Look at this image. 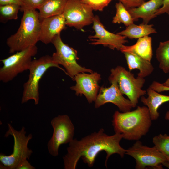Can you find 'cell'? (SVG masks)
Instances as JSON below:
<instances>
[{"label":"cell","mask_w":169,"mask_h":169,"mask_svg":"<svg viewBox=\"0 0 169 169\" xmlns=\"http://www.w3.org/2000/svg\"><path fill=\"white\" fill-rule=\"evenodd\" d=\"M122 138L121 134L115 133L109 136L101 128L98 131L91 133L79 140L74 139L69 143L67 153L63 157L64 168L76 169L80 158L89 167H91L97 156L102 151H105L106 154L105 166L107 167L108 160L112 155L117 154L122 158L125 154L126 150L120 145Z\"/></svg>","instance_id":"1"},{"label":"cell","mask_w":169,"mask_h":169,"mask_svg":"<svg viewBox=\"0 0 169 169\" xmlns=\"http://www.w3.org/2000/svg\"><path fill=\"white\" fill-rule=\"evenodd\" d=\"M152 121L148 107L138 106L132 111H115L112 122L115 133L122 134L125 140L136 141L148 132Z\"/></svg>","instance_id":"2"},{"label":"cell","mask_w":169,"mask_h":169,"mask_svg":"<svg viewBox=\"0 0 169 169\" xmlns=\"http://www.w3.org/2000/svg\"><path fill=\"white\" fill-rule=\"evenodd\" d=\"M20 26L6 40L9 53H13L36 45L39 41L41 19L36 9L24 8Z\"/></svg>","instance_id":"3"},{"label":"cell","mask_w":169,"mask_h":169,"mask_svg":"<svg viewBox=\"0 0 169 169\" xmlns=\"http://www.w3.org/2000/svg\"><path fill=\"white\" fill-rule=\"evenodd\" d=\"M58 68L67 75L66 71L53 61L52 57L46 55L32 60L29 69V74L28 80L23 85V91L21 103L33 100L34 104H38L39 100V82L42 77L49 68Z\"/></svg>","instance_id":"4"},{"label":"cell","mask_w":169,"mask_h":169,"mask_svg":"<svg viewBox=\"0 0 169 169\" xmlns=\"http://www.w3.org/2000/svg\"><path fill=\"white\" fill-rule=\"evenodd\" d=\"M8 130L4 136H13L14 139L13 151L11 154L7 156L0 153V169H16L18 165L23 161L29 159L33 153L32 150L28 147L29 141L33 136L29 134L26 136L25 128L23 126L19 131L15 130L10 124L8 123Z\"/></svg>","instance_id":"5"},{"label":"cell","mask_w":169,"mask_h":169,"mask_svg":"<svg viewBox=\"0 0 169 169\" xmlns=\"http://www.w3.org/2000/svg\"><path fill=\"white\" fill-rule=\"evenodd\" d=\"M111 79L117 82L120 91L128 97L133 108L136 106L140 98L146 94V91L142 89L145 81L144 78L138 76L135 78L123 67L117 66L111 70L109 80Z\"/></svg>","instance_id":"6"},{"label":"cell","mask_w":169,"mask_h":169,"mask_svg":"<svg viewBox=\"0 0 169 169\" xmlns=\"http://www.w3.org/2000/svg\"><path fill=\"white\" fill-rule=\"evenodd\" d=\"M36 45L25 49L0 60L3 66L0 68V80L7 83L14 79L19 73L29 70L32 58L37 53Z\"/></svg>","instance_id":"7"},{"label":"cell","mask_w":169,"mask_h":169,"mask_svg":"<svg viewBox=\"0 0 169 169\" xmlns=\"http://www.w3.org/2000/svg\"><path fill=\"white\" fill-rule=\"evenodd\" d=\"M51 43L56 49V52L51 56L53 61L58 64L62 65L68 75L74 79L77 74L84 72L90 73L93 72L90 69L83 67L77 62L79 59L77 51L66 44L62 41L60 34L56 36Z\"/></svg>","instance_id":"8"},{"label":"cell","mask_w":169,"mask_h":169,"mask_svg":"<svg viewBox=\"0 0 169 169\" xmlns=\"http://www.w3.org/2000/svg\"><path fill=\"white\" fill-rule=\"evenodd\" d=\"M125 154L135 159L136 169H144L147 167L161 169L163 166L169 168V162L154 146L149 147L144 145L139 140L126 150Z\"/></svg>","instance_id":"9"},{"label":"cell","mask_w":169,"mask_h":169,"mask_svg":"<svg viewBox=\"0 0 169 169\" xmlns=\"http://www.w3.org/2000/svg\"><path fill=\"white\" fill-rule=\"evenodd\" d=\"M53 129L52 136L49 141L47 147L49 153L53 156L59 154V149L63 144L70 143L74 139L75 128L67 115H59L51 121Z\"/></svg>","instance_id":"10"},{"label":"cell","mask_w":169,"mask_h":169,"mask_svg":"<svg viewBox=\"0 0 169 169\" xmlns=\"http://www.w3.org/2000/svg\"><path fill=\"white\" fill-rule=\"evenodd\" d=\"M93 9L80 0H68L63 14L66 25L81 30L93 23Z\"/></svg>","instance_id":"11"},{"label":"cell","mask_w":169,"mask_h":169,"mask_svg":"<svg viewBox=\"0 0 169 169\" xmlns=\"http://www.w3.org/2000/svg\"><path fill=\"white\" fill-rule=\"evenodd\" d=\"M111 84L108 87H101L95 101V107L98 108L105 103H111L116 105L121 112L131 111L133 108L128 99L123 96L117 82L115 80H109Z\"/></svg>","instance_id":"12"},{"label":"cell","mask_w":169,"mask_h":169,"mask_svg":"<svg viewBox=\"0 0 169 169\" xmlns=\"http://www.w3.org/2000/svg\"><path fill=\"white\" fill-rule=\"evenodd\" d=\"M92 28L95 34L89 37V38L92 41L90 43L91 44H101L112 50L116 49L120 50L124 44L128 42L125 36L115 34L106 30L98 16H95Z\"/></svg>","instance_id":"13"},{"label":"cell","mask_w":169,"mask_h":169,"mask_svg":"<svg viewBox=\"0 0 169 169\" xmlns=\"http://www.w3.org/2000/svg\"><path fill=\"white\" fill-rule=\"evenodd\" d=\"M100 75L96 72L90 74L85 72L76 75L74 79L76 81L75 85L70 87L71 90L75 92L76 95H84L88 102H95L99 91V81L101 79Z\"/></svg>","instance_id":"14"},{"label":"cell","mask_w":169,"mask_h":169,"mask_svg":"<svg viewBox=\"0 0 169 169\" xmlns=\"http://www.w3.org/2000/svg\"><path fill=\"white\" fill-rule=\"evenodd\" d=\"M66 25L63 13L41 19L39 41L47 44L65 29Z\"/></svg>","instance_id":"15"},{"label":"cell","mask_w":169,"mask_h":169,"mask_svg":"<svg viewBox=\"0 0 169 169\" xmlns=\"http://www.w3.org/2000/svg\"><path fill=\"white\" fill-rule=\"evenodd\" d=\"M163 0H149L145 2L139 6L127 9L134 21L140 18L142 23L148 24L156 16L155 14L162 6Z\"/></svg>","instance_id":"16"},{"label":"cell","mask_w":169,"mask_h":169,"mask_svg":"<svg viewBox=\"0 0 169 169\" xmlns=\"http://www.w3.org/2000/svg\"><path fill=\"white\" fill-rule=\"evenodd\" d=\"M146 92L148 97L141 96V101L148 107L152 120H156L159 116V108L163 103L169 101V96L160 94L150 87Z\"/></svg>","instance_id":"17"},{"label":"cell","mask_w":169,"mask_h":169,"mask_svg":"<svg viewBox=\"0 0 169 169\" xmlns=\"http://www.w3.org/2000/svg\"><path fill=\"white\" fill-rule=\"evenodd\" d=\"M124 54L130 71L137 69L139 70L137 76L142 78L150 75L153 72L154 67L149 61L136 54L130 51L123 53Z\"/></svg>","instance_id":"18"},{"label":"cell","mask_w":169,"mask_h":169,"mask_svg":"<svg viewBox=\"0 0 169 169\" xmlns=\"http://www.w3.org/2000/svg\"><path fill=\"white\" fill-rule=\"evenodd\" d=\"M120 50L123 53L127 51L133 52L151 61L153 56L151 38L146 36L138 38L133 45L127 46L123 45Z\"/></svg>","instance_id":"19"},{"label":"cell","mask_w":169,"mask_h":169,"mask_svg":"<svg viewBox=\"0 0 169 169\" xmlns=\"http://www.w3.org/2000/svg\"><path fill=\"white\" fill-rule=\"evenodd\" d=\"M68 0H44L39 8L41 19L63 13Z\"/></svg>","instance_id":"20"},{"label":"cell","mask_w":169,"mask_h":169,"mask_svg":"<svg viewBox=\"0 0 169 169\" xmlns=\"http://www.w3.org/2000/svg\"><path fill=\"white\" fill-rule=\"evenodd\" d=\"M152 24L142 23L139 25L133 23L127 27L126 28L117 34L130 39L139 38L156 33Z\"/></svg>","instance_id":"21"},{"label":"cell","mask_w":169,"mask_h":169,"mask_svg":"<svg viewBox=\"0 0 169 169\" xmlns=\"http://www.w3.org/2000/svg\"><path fill=\"white\" fill-rule=\"evenodd\" d=\"M159 67L165 73L169 72V40L160 42L156 51Z\"/></svg>","instance_id":"22"},{"label":"cell","mask_w":169,"mask_h":169,"mask_svg":"<svg viewBox=\"0 0 169 169\" xmlns=\"http://www.w3.org/2000/svg\"><path fill=\"white\" fill-rule=\"evenodd\" d=\"M116 13L113 18L114 23H122L126 27L133 23L134 21L128 10L120 2L115 4Z\"/></svg>","instance_id":"23"},{"label":"cell","mask_w":169,"mask_h":169,"mask_svg":"<svg viewBox=\"0 0 169 169\" xmlns=\"http://www.w3.org/2000/svg\"><path fill=\"white\" fill-rule=\"evenodd\" d=\"M21 6L15 4H10L0 6V21L6 23L8 21L16 20L18 13Z\"/></svg>","instance_id":"24"},{"label":"cell","mask_w":169,"mask_h":169,"mask_svg":"<svg viewBox=\"0 0 169 169\" xmlns=\"http://www.w3.org/2000/svg\"><path fill=\"white\" fill-rule=\"evenodd\" d=\"M152 142L154 146L169 162V135L165 134L156 136L153 137Z\"/></svg>","instance_id":"25"},{"label":"cell","mask_w":169,"mask_h":169,"mask_svg":"<svg viewBox=\"0 0 169 169\" xmlns=\"http://www.w3.org/2000/svg\"><path fill=\"white\" fill-rule=\"evenodd\" d=\"M93 10L102 11L112 0H80Z\"/></svg>","instance_id":"26"},{"label":"cell","mask_w":169,"mask_h":169,"mask_svg":"<svg viewBox=\"0 0 169 169\" xmlns=\"http://www.w3.org/2000/svg\"><path fill=\"white\" fill-rule=\"evenodd\" d=\"M23 5L21 7L20 10L24 8L33 9H38L40 8L44 0H21Z\"/></svg>","instance_id":"27"},{"label":"cell","mask_w":169,"mask_h":169,"mask_svg":"<svg viewBox=\"0 0 169 169\" xmlns=\"http://www.w3.org/2000/svg\"><path fill=\"white\" fill-rule=\"evenodd\" d=\"M127 9L138 7L145 2L146 0H118Z\"/></svg>","instance_id":"28"},{"label":"cell","mask_w":169,"mask_h":169,"mask_svg":"<svg viewBox=\"0 0 169 169\" xmlns=\"http://www.w3.org/2000/svg\"><path fill=\"white\" fill-rule=\"evenodd\" d=\"M150 87L159 93L165 91H169V87L165 86L162 84L156 81H153Z\"/></svg>","instance_id":"29"},{"label":"cell","mask_w":169,"mask_h":169,"mask_svg":"<svg viewBox=\"0 0 169 169\" xmlns=\"http://www.w3.org/2000/svg\"><path fill=\"white\" fill-rule=\"evenodd\" d=\"M164 13L169 15V0H163V4L155 14L156 16Z\"/></svg>","instance_id":"30"},{"label":"cell","mask_w":169,"mask_h":169,"mask_svg":"<svg viewBox=\"0 0 169 169\" xmlns=\"http://www.w3.org/2000/svg\"><path fill=\"white\" fill-rule=\"evenodd\" d=\"M35 167L32 166L27 161V159L21 161L17 166L16 169H35Z\"/></svg>","instance_id":"31"},{"label":"cell","mask_w":169,"mask_h":169,"mask_svg":"<svg viewBox=\"0 0 169 169\" xmlns=\"http://www.w3.org/2000/svg\"><path fill=\"white\" fill-rule=\"evenodd\" d=\"M10 4L18 5L21 7L23 5L21 0H0V6Z\"/></svg>","instance_id":"32"},{"label":"cell","mask_w":169,"mask_h":169,"mask_svg":"<svg viewBox=\"0 0 169 169\" xmlns=\"http://www.w3.org/2000/svg\"><path fill=\"white\" fill-rule=\"evenodd\" d=\"M162 84L165 86L169 87V78Z\"/></svg>","instance_id":"33"},{"label":"cell","mask_w":169,"mask_h":169,"mask_svg":"<svg viewBox=\"0 0 169 169\" xmlns=\"http://www.w3.org/2000/svg\"><path fill=\"white\" fill-rule=\"evenodd\" d=\"M165 119L169 121V111H167L165 115Z\"/></svg>","instance_id":"34"}]
</instances>
